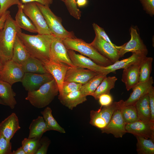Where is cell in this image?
Listing matches in <instances>:
<instances>
[{"label": "cell", "instance_id": "1", "mask_svg": "<svg viewBox=\"0 0 154 154\" xmlns=\"http://www.w3.org/2000/svg\"><path fill=\"white\" fill-rule=\"evenodd\" d=\"M17 35L20 39L31 56L42 62L50 60L52 42L55 37L52 34H38L33 35L22 32Z\"/></svg>", "mask_w": 154, "mask_h": 154}, {"label": "cell", "instance_id": "2", "mask_svg": "<svg viewBox=\"0 0 154 154\" xmlns=\"http://www.w3.org/2000/svg\"><path fill=\"white\" fill-rule=\"evenodd\" d=\"M21 32V29L9 14L4 27L0 30V58L4 63L12 59L16 36Z\"/></svg>", "mask_w": 154, "mask_h": 154}, {"label": "cell", "instance_id": "3", "mask_svg": "<svg viewBox=\"0 0 154 154\" xmlns=\"http://www.w3.org/2000/svg\"><path fill=\"white\" fill-rule=\"evenodd\" d=\"M58 93V86L54 79L38 90L28 92L25 99L34 107L42 108L48 105Z\"/></svg>", "mask_w": 154, "mask_h": 154}, {"label": "cell", "instance_id": "4", "mask_svg": "<svg viewBox=\"0 0 154 154\" xmlns=\"http://www.w3.org/2000/svg\"><path fill=\"white\" fill-rule=\"evenodd\" d=\"M67 49L76 51L88 57L97 64L106 67L113 63L101 55L90 43L83 40L75 37L68 38L63 40Z\"/></svg>", "mask_w": 154, "mask_h": 154}, {"label": "cell", "instance_id": "5", "mask_svg": "<svg viewBox=\"0 0 154 154\" xmlns=\"http://www.w3.org/2000/svg\"><path fill=\"white\" fill-rule=\"evenodd\" d=\"M36 3L43 15L51 33L56 38L63 40L76 37L73 31H68L65 29L60 19L54 13L49 6Z\"/></svg>", "mask_w": 154, "mask_h": 154}, {"label": "cell", "instance_id": "6", "mask_svg": "<svg viewBox=\"0 0 154 154\" xmlns=\"http://www.w3.org/2000/svg\"><path fill=\"white\" fill-rule=\"evenodd\" d=\"M121 103V100L113 102L107 106H101L97 110H91L90 123L101 130L104 129L109 123L114 112L119 108Z\"/></svg>", "mask_w": 154, "mask_h": 154}, {"label": "cell", "instance_id": "7", "mask_svg": "<svg viewBox=\"0 0 154 154\" xmlns=\"http://www.w3.org/2000/svg\"><path fill=\"white\" fill-rule=\"evenodd\" d=\"M23 11L36 27L38 34H52L35 2L23 4Z\"/></svg>", "mask_w": 154, "mask_h": 154}, {"label": "cell", "instance_id": "8", "mask_svg": "<svg viewBox=\"0 0 154 154\" xmlns=\"http://www.w3.org/2000/svg\"><path fill=\"white\" fill-rule=\"evenodd\" d=\"M129 31L131 36L130 40L121 46H116L120 57L124 56L126 53L129 52L147 56L148 53L147 49L136 29L131 27Z\"/></svg>", "mask_w": 154, "mask_h": 154}, {"label": "cell", "instance_id": "9", "mask_svg": "<svg viewBox=\"0 0 154 154\" xmlns=\"http://www.w3.org/2000/svg\"><path fill=\"white\" fill-rule=\"evenodd\" d=\"M24 74L21 64L11 59L4 63L0 79L12 85L21 82Z\"/></svg>", "mask_w": 154, "mask_h": 154}, {"label": "cell", "instance_id": "10", "mask_svg": "<svg viewBox=\"0 0 154 154\" xmlns=\"http://www.w3.org/2000/svg\"><path fill=\"white\" fill-rule=\"evenodd\" d=\"M53 79L52 76L49 73H25L21 82L25 89L30 92L38 90L42 85Z\"/></svg>", "mask_w": 154, "mask_h": 154}, {"label": "cell", "instance_id": "11", "mask_svg": "<svg viewBox=\"0 0 154 154\" xmlns=\"http://www.w3.org/2000/svg\"><path fill=\"white\" fill-rule=\"evenodd\" d=\"M114 112L109 123L104 129L101 130L102 133L112 134L116 138H121L127 133L126 123L122 117L120 107Z\"/></svg>", "mask_w": 154, "mask_h": 154}, {"label": "cell", "instance_id": "12", "mask_svg": "<svg viewBox=\"0 0 154 154\" xmlns=\"http://www.w3.org/2000/svg\"><path fill=\"white\" fill-rule=\"evenodd\" d=\"M90 44L101 55L113 64L119 60L120 57L116 47V45H113L97 36H95Z\"/></svg>", "mask_w": 154, "mask_h": 154}, {"label": "cell", "instance_id": "13", "mask_svg": "<svg viewBox=\"0 0 154 154\" xmlns=\"http://www.w3.org/2000/svg\"><path fill=\"white\" fill-rule=\"evenodd\" d=\"M42 62L46 69L56 81L60 92L62 89L66 72L71 67L63 63L50 60Z\"/></svg>", "mask_w": 154, "mask_h": 154}, {"label": "cell", "instance_id": "14", "mask_svg": "<svg viewBox=\"0 0 154 154\" xmlns=\"http://www.w3.org/2000/svg\"><path fill=\"white\" fill-rule=\"evenodd\" d=\"M50 60L63 63L72 67H75L69 58L63 40L56 37L51 45Z\"/></svg>", "mask_w": 154, "mask_h": 154}, {"label": "cell", "instance_id": "15", "mask_svg": "<svg viewBox=\"0 0 154 154\" xmlns=\"http://www.w3.org/2000/svg\"><path fill=\"white\" fill-rule=\"evenodd\" d=\"M127 133L139 136L146 139L154 140V123L146 122L140 120L126 124Z\"/></svg>", "mask_w": 154, "mask_h": 154}, {"label": "cell", "instance_id": "16", "mask_svg": "<svg viewBox=\"0 0 154 154\" xmlns=\"http://www.w3.org/2000/svg\"><path fill=\"white\" fill-rule=\"evenodd\" d=\"M88 69L71 67L67 71L64 81L74 82L84 84L98 74Z\"/></svg>", "mask_w": 154, "mask_h": 154}, {"label": "cell", "instance_id": "17", "mask_svg": "<svg viewBox=\"0 0 154 154\" xmlns=\"http://www.w3.org/2000/svg\"><path fill=\"white\" fill-rule=\"evenodd\" d=\"M67 50L69 58L75 66L88 69L98 74H104V66L97 64L90 58L76 53L74 50Z\"/></svg>", "mask_w": 154, "mask_h": 154}, {"label": "cell", "instance_id": "18", "mask_svg": "<svg viewBox=\"0 0 154 154\" xmlns=\"http://www.w3.org/2000/svg\"><path fill=\"white\" fill-rule=\"evenodd\" d=\"M20 128L18 117L15 113H13L0 123V135L10 141Z\"/></svg>", "mask_w": 154, "mask_h": 154}, {"label": "cell", "instance_id": "19", "mask_svg": "<svg viewBox=\"0 0 154 154\" xmlns=\"http://www.w3.org/2000/svg\"><path fill=\"white\" fill-rule=\"evenodd\" d=\"M153 83L152 76H150L146 81L138 83L132 88L133 91L129 98L126 100L123 101V105L128 106L135 104L140 98L148 93Z\"/></svg>", "mask_w": 154, "mask_h": 154}, {"label": "cell", "instance_id": "20", "mask_svg": "<svg viewBox=\"0 0 154 154\" xmlns=\"http://www.w3.org/2000/svg\"><path fill=\"white\" fill-rule=\"evenodd\" d=\"M147 56L142 54L133 53L129 57L117 61L109 66L104 67V74L106 75L120 69H125L131 65L140 63Z\"/></svg>", "mask_w": 154, "mask_h": 154}, {"label": "cell", "instance_id": "21", "mask_svg": "<svg viewBox=\"0 0 154 154\" xmlns=\"http://www.w3.org/2000/svg\"><path fill=\"white\" fill-rule=\"evenodd\" d=\"M140 62L123 69L121 80L125 84L128 91L139 83Z\"/></svg>", "mask_w": 154, "mask_h": 154}, {"label": "cell", "instance_id": "22", "mask_svg": "<svg viewBox=\"0 0 154 154\" xmlns=\"http://www.w3.org/2000/svg\"><path fill=\"white\" fill-rule=\"evenodd\" d=\"M12 86L9 83L0 79V98L6 106L13 109L17 102L15 98L16 94L12 88Z\"/></svg>", "mask_w": 154, "mask_h": 154}, {"label": "cell", "instance_id": "23", "mask_svg": "<svg viewBox=\"0 0 154 154\" xmlns=\"http://www.w3.org/2000/svg\"><path fill=\"white\" fill-rule=\"evenodd\" d=\"M86 96L83 95L80 90L70 92L67 95L58 96L60 103L70 110H72L77 106L86 101Z\"/></svg>", "mask_w": 154, "mask_h": 154}, {"label": "cell", "instance_id": "24", "mask_svg": "<svg viewBox=\"0 0 154 154\" xmlns=\"http://www.w3.org/2000/svg\"><path fill=\"white\" fill-rule=\"evenodd\" d=\"M135 105L139 120L146 122L151 121V111L148 94L140 98Z\"/></svg>", "mask_w": 154, "mask_h": 154}, {"label": "cell", "instance_id": "25", "mask_svg": "<svg viewBox=\"0 0 154 154\" xmlns=\"http://www.w3.org/2000/svg\"><path fill=\"white\" fill-rule=\"evenodd\" d=\"M21 64L25 73H49L41 61L31 56Z\"/></svg>", "mask_w": 154, "mask_h": 154}, {"label": "cell", "instance_id": "26", "mask_svg": "<svg viewBox=\"0 0 154 154\" xmlns=\"http://www.w3.org/2000/svg\"><path fill=\"white\" fill-rule=\"evenodd\" d=\"M18 11L15 20L17 24L22 29L30 32L37 33V29L32 21L24 13L23 4L17 5Z\"/></svg>", "mask_w": 154, "mask_h": 154}, {"label": "cell", "instance_id": "27", "mask_svg": "<svg viewBox=\"0 0 154 154\" xmlns=\"http://www.w3.org/2000/svg\"><path fill=\"white\" fill-rule=\"evenodd\" d=\"M30 56L23 43L17 35L13 45L11 59L21 64Z\"/></svg>", "mask_w": 154, "mask_h": 154}, {"label": "cell", "instance_id": "28", "mask_svg": "<svg viewBox=\"0 0 154 154\" xmlns=\"http://www.w3.org/2000/svg\"><path fill=\"white\" fill-rule=\"evenodd\" d=\"M29 138H41L43 134L49 131L42 116H38L33 120L29 126Z\"/></svg>", "mask_w": 154, "mask_h": 154}, {"label": "cell", "instance_id": "29", "mask_svg": "<svg viewBox=\"0 0 154 154\" xmlns=\"http://www.w3.org/2000/svg\"><path fill=\"white\" fill-rule=\"evenodd\" d=\"M117 78L115 76L106 77L101 82L96 89L92 95L96 100H98L101 95L110 94L111 89L114 87Z\"/></svg>", "mask_w": 154, "mask_h": 154}, {"label": "cell", "instance_id": "30", "mask_svg": "<svg viewBox=\"0 0 154 154\" xmlns=\"http://www.w3.org/2000/svg\"><path fill=\"white\" fill-rule=\"evenodd\" d=\"M107 75L99 74L85 84L82 85L80 90L82 94L86 96H91L95 92Z\"/></svg>", "mask_w": 154, "mask_h": 154}, {"label": "cell", "instance_id": "31", "mask_svg": "<svg viewBox=\"0 0 154 154\" xmlns=\"http://www.w3.org/2000/svg\"><path fill=\"white\" fill-rule=\"evenodd\" d=\"M41 113L49 131L54 130L61 133H66L64 128L59 124L53 117L50 108L46 107L43 111L41 112Z\"/></svg>", "mask_w": 154, "mask_h": 154}, {"label": "cell", "instance_id": "32", "mask_svg": "<svg viewBox=\"0 0 154 154\" xmlns=\"http://www.w3.org/2000/svg\"><path fill=\"white\" fill-rule=\"evenodd\" d=\"M137 139L136 151L139 154H154V140L135 136Z\"/></svg>", "mask_w": 154, "mask_h": 154}, {"label": "cell", "instance_id": "33", "mask_svg": "<svg viewBox=\"0 0 154 154\" xmlns=\"http://www.w3.org/2000/svg\"><path fill=\"white\" fill-rule=\"evenodd\" d=\"M122 100L120 110L123 118L126 124L139 120L135 104L125 106Z\"/></svg>", "mask_w": 154, "mask_h": 154}, {"label": "cell", "instance_id": "34", "mask_svg": "<svg viewBox=\"0 0 154 154\" xmlns=\"http://www.w3.org/2000/svg\"><path fill=\"white\" fill-rule=\"evenodd\" d=\"M153 60L152 57L146 56L141 62L139 82L146 81L150 78Z\"/></svg>", "mask_w": 154, "mask_h": 154}, {"label": "cell", "instance_id": "35", "mask_svg": "<svg viewBox=\"0 0 154 154\" xmlns=\"http://www.w3.org/2000/svg\"><path fill=\"white\" fill-rule=\"evenodd\" d=\"M41 138H25L22 141V147L26 154H35L40 145Z\"/></svg>", "mask_w": 154, "mask_h": 154}, {"label": "cell", "instance_id": "36", "mask_svg": "<svg viewBox=\"0 0 154 154\" xmlns=\"http://www.w3.org/2000/svg\"><path fill=\"white\" fill-rule=\"evenodd\" d=\"M82 84L74 82L64 81L61 91L59 93L58 96H65L74 91L80 90Z\"/></svg>", "mask_w": 154, "mask_h": 154}, {"label": "cell", "instance_id": "37", "mask_svg": "<svg viewBox=\"0 0 154 154\" xmlns=\"http://www.w3.org/2000/svg\"><path fill=\"white\" fill-rule=\"evenodd\" d=\"M64 3L70 15L79 20L81 17V12L78 8L76 0H65Z\"/></svg>", "mask_w": 154, "mask_h": 154}, {"label": "cell", "instance_id": "38", "mask_svg": "<svg viewBox=\"0 0 154 154\" xmlns=\"http://www.w3.org/2000/svg\"><path fill=\"white\" fill-rule=\"evenodd\" d=\"M11 143L0 135V154H12Z\"/></svg>", "mask_w": 154, "mask_h": 154}, {"label": "cell", "instance_id": "39", "mask_svg": "<svg viewBox=\"0 0 154 154\" xmlns=\"http://www.w3.org/2000/svg\"><path fill=\"white\" fill-rule=\"evenodd\" d=\"M21 3L19 0H0V17L11 6Z\"/></svg>", "mask_w": 154, "mask_h": 154}, {"label": "cell", "instance_id": "40", "mask_svg": "<svg viewBox=\"0 0 154 154\" xmlns=\"http://www.w3.org/2000/svg\"><path fill=\"white\" fill-rule=\"evenodd\" d=\"M92 26L95 32V36L99 37L113 45H115L111 41L108 35L103 28L94 23L92 24Z\"/></svg>", "mask_w": 154, "mask_h": 154}, {"label": "cell", "instance_id": "41", "mask_svg": "<svg viewBox=\"0 0 154 154\" xmlns=\"http://www.w3.org/2000/svg\"><path fill=\"white\" fill-rule=\"evenodd\" d=\"M141 3L143 9L150 16L154 15V0H139Z\"/></svg>", "mask_w": 154, "mask_h": 154}, {"label": "cell", "instance_id": "42", "mask_svg": "<svg viewBox=\"0 0 154 154\" xmlns=\"http://www.w3.org/2000/svg\"><path fill=\"white\" fill-rule=\"evenodd\" d=\"M101 106H109L113 102V98L110 94H106L101 95L98 99Z\"/></svg>", "mask_w": 154, "mask_h": 154}, {"label": "cell", "instance_id": "43", "mask_svg": "<svg viewBox=\"0 0 154 154\" xmlns=\"http://www.w3.org/2000/svg\"><path fill=\"white\" fill-rule=\"evenodd\" d=\"M147 94L149 97L151 111V121L154 123V88L153 86L150 89Z\"/></svg>", "mask_w": 154, "mask_h": 154}, {"label": "cell", "instance_id": "44", "mask_svg": "<svg viewBox=\"0 0 154 154\" xmlns=\"http://www.w3.org/2000/svg\"><path fill=\"white\" fill-rule=\"evenodd\" d=\"M50 141L45 138L40 139V146L35 154H46L47 153Z\"/></svg>", "mask_w": 154, "mask_h": 154}, {"label": "cell", "instance_id": "45", "mask_svg": "<svg viewBox=\"0 0 154 154\" xmlns=\"http://www.w3.org/2000/svg\"><path fill=\"white\" fill-rule=\"evenodd\" d=\"M19 1L23 4L29 2H35L49 7L53 2V0H19Z\"/></svg>", "mask_w": 154, "mask_h": 154}, {"label": "cell", "instance_id": "46", "mask_svg": "<svg viewBox=\"0 0 154 154\" xmlns=\"http://www.w3.org/2000/svg\"><path fill=\"white\" fill-rule=\"evenodd\" d=\"M10 14V11L7 10L0 17V30L4 27L7 17Z\"/></svg>", "mask_w": 154, "mask_h": 154}, {"label": "cell", "instance_id": "47", "mask_svg": "<svg viewBox=\"0 0 154 154\" xmlns=\"http://www.w3.org/2000/svg\"><path fill=\"white\" fill-rule=\"evenodd\" d=\"M12 154H26L22 146L12 151Z\"/></svg>", "mask_w": 154, "mask_h": 154}, {"label": "cell", "instance_id": "48", "mask_svg": "<svg viewBox=\"0 0 154 154\" xmlns=\"http://www.w3.org/2000/svg\"><path fill=\"white\" fill-rule=\"evenodd\" d=\"M76 3L77 5L79 7H82L85 6L87 3V0H77Z\"/></svg>", "mask_w": 154, "mask_h": 154}, {"label": "cell", "instance_id": "49", "mask_svg": "<svg viewBox=\"0 0 154 154\" xmlns=\"http://www.w3.org/2000/svg\"><path fill=\"white\" fill-rule=\"evenodd\" d=\"M4 63L0 58V76L2 70L3 69Z\"/></svg>", "mask_w": 154, "mask_h": 154}, {"label": "cell", "instance_id": "50", "mask_svg": "<svg viewBox=\"0 0 154 154\" xmlns=\"http://www.w3.org/2000/svg\"><path fill=\"white\" fill-rule=\"evenodd\" d=\"M0 104H1L2 105H5V103L0 98Z\"/></svg>", "mask_w": 154, "mask_h": 154}, {"label": "cell", "instance_id": "51", "mask_svg": "<svg viewBox=\"0 0 154 154\" xmlns=\"http://www.w3.org/2000/svg\"><path fill=\"white\" fill-rule=\"evenodd\" d=\"M60 0L62 1H63V2H64L65 1V0Z\"/></svg>", "mask_w": 154, "mask_h": 154}]
</instances>
